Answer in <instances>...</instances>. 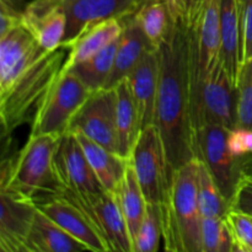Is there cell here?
<instances>
[{
	"label": "cell",
	"instance_id": "obj_30",
	"mask_svg": "<svg viewBox=\"0 0 252 252\" xmlns=\"http://www.w3.org/2000/svg\"><path fill=\"white\" fill-rule=\"evenodd\" d=\"M236 127L252 130V58L241 63L236 79Z\"/></svg>",
	"mask_w": 252,
	"mask_h": 252
},
{
	"label": "cell",
	"instance_id": "obj_11",
	"mask_svg": "<svg viewBox=\"0 0 252 252\" xmlns=\"http://www.w3.org/2000/svg\"><path fill=\"white\" fill-rule=\"evenodd\" d=\"M203 125L221 126L229 130L236 127V88L219 58L202 89L196 129Z\"/></svg>",
	"mask_w": 252,
	"mask_h": 252
},
{
	"label": "cell",
	"instance_id": "obj_25",
	"mask_svg": "<svg viewBox=\"0 0 252 252\" xmlns=\"http://www.w3.org/2000/svg\"><path fill=\"white\" fill-rule=\"evenodd\" d=\"M116 194H117L118 202H120L121 209H122L123 217H125L126 224H127L133 244L140 228L143 218H144L145 209H147V199H145L144 193L140 189V185L138 182L130 162H128L126 174L121 181L120 186H118L117 191H116Z\"/></svg>",
	"mask_w": 252,
	"mask_h": 252
},
{
	"label": "cell",
	"instance_id": "obj_9",
	"mask_svg": "<svg viewBox=\"0 0 252 252\" xmlns=\"http://www.w3.org/2000/svg\"><path fill=\"white\" fill-rule=\"evenodd\" d=\"M229 129L217 125H203L194 132L196 158L203 161L226 201L230 203L240 180V160L236 159L228 147Z\"/></svg>",
	"mask_w": 252,
	"mask_h": 252
},
{
	"label": "cell",
	"instance_id": "obj_36",
	"mask_svg": "<svg viewBox=\"0 0 252 252\" xmlns=\"http://www.w3.org/2000/svg\"><path fill=\"white\" fill-rule=\"evenodd\" d=\"M22 12L6 0H0V36L7 33L12 29L22 25Z\"/></svg>",
	"mask_w": 252,
	"mask_h": 252
},
{
	"label": "cell",
	"instance_id": "obj_17",
	"mask_svg": "<svg viewBox=\"0 0 252 252\" xmlns=\"http://www.w3.org/2000/svg\"><path fill=\"white\" fill-rule=\"evenodd\" d=\"M37 208L53 219L66 233L83 243L89 251H107L105 243L85 214L74 203L57 194L43 197L34 202Z\"/></svg>",
	"mask_w": 252,
	"mask_h": 252
},
{
	"label": "cell",
	"instance_id": "obj_35",
	"mask_svg": "<svg viewBox=\"0 0 252 252\" xmlns=\"http://www.w3.org/2000/svg\"><path fill=\"white\" fill-rule=\"evenodd\" d=\"M231 208L252 216V174H241L231 199Z\"/></svg>",
	"mask_w": 252,
	"mask_h": 252
},
{
	"label": "cell",
	"instance_id": "obj_26",
	"mask_svg": "<svg viewBox=\"0 0 252 252\" xmlns=\"http://www.w3.org/2000/svg\"><path fill=\"white\" fill-rule=\"evenodd\" d=\"M133 17L154 48H158L171 21V0H142Z\"/></svg>",
	"mask_w": 252,
	"mask_h": 252
},
{
	"label": "cell",
	"instance_id": "obj_6",
	"mask_svg": "<svg viewBox=\"0 0 252 252\" xmlns=\"http://www.w3.org/2000/svg\"><path fill=\"white\" fill-rule=\"evenodd\" d=\"M57 194L75 204L90 220L107 251L133 252V244L116 192H75L57 189ZM51 196V194H49Z\"/></svg>",
	"mask_w": 252,
	"mask_h": 252
},
{
	"label": "cell",
	"instance_id": "obj_13",
	"mask_svg": "<svg viewBox=\"0 0 252 252\" xmlns=\"http://www.w3.org/2000/svg\"><path fill=\"white\" fill-rule=\"evenodd\" d=\"M66 29L61 46L68 47L86 27L108 19L132 15L142 0H62Z\"/></svg>",
	"mask_w": 252,
	"mask_h": 252
},
{
	"label": "cell",
	"instance_id": "obj_27",
	"mask_svg": "<svg viewBox=\"0 0 252 252\" xmlns=\"http://www.w3.org/2000/svg\"><path fill=\"white\" fill-rule=\"evenodd\" d=\"M118 42H120V38L108 44L106 48L89 58L88 61L75 64L68 70L78 76L91 91L106 88L108 78L112 73Z\"/></svg>",
	"mask_w": 252,
	"mask_h": 252
},
{
	"label": "cell",
	"instance_id": "obj_22",
	"mask_svg": "<svg viewBox=\"0 0 252 252\" xmlns=\"http://www.w3.org/2000/svg\"><path fill=\"white\" fill-rule=\"evenodd\" d=\"M219 59L236 88L241 65V27L239 0H221Z\"/></svg>",
	"mask_w": 252,
	"mask_h": 252
},
{
	"label": "cell",
	"instance_id": "obj_7",
	"mask_svg": "<svg viewBox=\"0 0 252 252\" xmlns=\"http://www.w3.org/2000/svg\"><path fill=\"white\" fill-rule=\"evenodd\" d=\"M93 91L69 70L62 71L39 106L30 135L64 134L81 106Z\"/></svg>",
	"mask_w": 252,
	"mask_h": 252
},
{
	"label": "cell",
	"instance_id": "obj_4",
	"mask_svg": "<svg viewBox=\"0 0 252 252\" xmlns=\"http://www.w3.org/2000/svg\"><path fill=\"white\" fill-rule=\"evenodd\" d=\"M62 135H30L14 158L2 159L0 189L27 201H38L57 189L53 161Z\"/></svg>",
	"mask_w": 252,
	"mask_h": 252
},
{
	"label": "cell",
	"instance_id": "obj_15",
	"mask_svg": "<svg viewBox=\"0 0 252 252\" xmlns=\"http://www.w3.org/2000/svg\"><path fill=\"white\" fill-rule=\"evenodd\" d=\"M46 52L24 25L0 36V91Z\"/></svg>",
	"mask_w": 252,
	"mask_h": 252
},
{
	"label": "cell",
	"instance_id": "obj_12",
	"mask_svg": "<svg viewBox=\"0 0 252 252\" xmlns=\"http://www.w3.org/2000/svg\"><path fill=\"white\" fill-rule=\"evenodd\" d=\"M53 170L57 189L75 192H98L105 189L94 174L85 153L73 132L68 130L62 134L54 155Z\"/></svg>",
	"mask_w": 252,
	"mask_h": 252
},
{
	"label": "cell",
	"instance_id": "obj_18",
	"mask_svg": "<svg viewBox=\"0 0 252 252\" xmlns=\"http://www.w3.org/2000/svg\"><path fill=\"white\" fill-rule=\"evenodd\" d=\"M127 80L137 106L142 129L154 125L159 81V61L157 48L149 49L145 53Z\"/></svg>",
	"mask_w": 252,
	"mask_h": 252
},
{
	"label": "cell",
	"instance_id": "obj_14",
	"mask_svg": "<svg viewBox=\"0 0 252 252\" xmlns=\"http://www.w3.org/2000/svg\"><path fill=\"white\" fill-rule=\"evenodd\" d=\"M22 25L47 52L59 48L66 29L62 0H32L22 12Z\"/></svg>",
	"mask_w": 252,
	"mask_h": 252
},
{
	"label": "cell",
	"instance_id": "obj_34",
	"mask_svg": "<svg viewBox=\"0 0 252 252\" xmlns=\"http://www.w3.org/2000/svg\"><path fill=\"white\" fill-rule=\"evenodd\" d=\"M228 147L231 154L239 160L252 154V130L241 127L229 130Z\"/></svg>",
	"mask_w": 252,
	"mask_h": 252
},
{
	"label": "cell",
	"instance_id": "obj_10",
	"mask_svg": "<svg viewBox=\"0 0 252 252\" xmlns=\"http://www.w3.org/2000/svg\"><path fill=\"white\" fill-rule=\"evenodd\" d=\"M68 130L81 133L118 154L115 88L93 91L74 116Z\"/></svg>",
	"mask_w": 252,
	"mask_h": 252
},
{
	"label": "cell",
	"instance_id": "obj_19",
	"mask_svg": "<svg viewBox=\"0 0 252 252\" xmlns=\"http://www.w3.org/2000/svg\"><path fill=\"white\" fill-rule=\"evenodd\" d=\"M123 32L118 42L112 73L108 78L106 88H115L120 81L125 80L134 70L143 57L149 49L154 48L132 15L122 17Z\"/></svg>",
	"mask_w": 252,
	"mask_h": 252
},
{
	"label": "cell",
	"instance_id": "obj_24",
	"mask_svg": "<svg viewBox=\"0 0 252 252\" xmlns=\"http://www.w3.org/2000/svg\"><path fill=\"white\" fill-rule=\"evenodd\" d=\"M115 91L118 154L129 160L133 148L142 132V126L127 79L120 81L115 86Z\"/></svg>",
	"mask_w": 252,
	"mask_h": 252
},
{
	"label": "cell",
	"instance_id": "obj_31",
	"mask_svg": "<svg viewBox=\"0 0 252 252\" xmlns=\"http://www.w3.org/2000/svg\"><path fill=\"white\" fill-rule=\"evenodd\" d=\"M202 252H233L225 218L202 219Z\"/></svg>",
	"mask_w": 252,
	"mask_h": 252
},
{
	"label": "cell",
	"instance_id": "obj_28",
	"mask_svg": "<svg viewBox=\"0 0 252 252\" xmlns=\"http://www.w3.org/2000/svg\"><path fill=\"white\" fill-rule=\"evenodd\" d=\"M198 199L203 218H225L231 208L213 175L201 160L198 169Z\"/></svg>",
	"mask_w": 252,
	"mask_h": 252
},
{
	"label": "cell",
	"instance_id": "obj_29",
	"mask_svg": "<svg viewBox=\"0 0 252 252\" xmlns=\"http://www.w3.org/2000/svg\"><path fill=\"white\" fill-rule=\"evenodd\" d=\"M162 239V214L159 204L148 203L140 228L133 241V252H154Z\"/></svg>",
	"mask_w": 252,
	"mask_h": 252
},
{
	"label": "cell",
	"instance_id": "obj_20",
	"mask_svg": "<svg viewBox=\"0 0 252 252\" xmlns=\"http://www.w3.org/2000/svg\"><path fill=\"white\" fill-rule=\"evenodd\" d=\"M123 32L122 19H108L86 27L68 46L69 53L63 71L75 64L88 61L96 53L115 42Z\"/></svg>",
	"mask_w": 252,
	"mask_h": 252
},
{
	"label": "cell",
	"instance_id": "obj_3",
	"mask_svg": "<svg viewBox=\"0 0 252 252\" xmlns=\"http://www.w3.org/2000/svg\"><path fill=\"white\" fill-rule=\"evenodd\" d=\"M68 47L46 52L25 69L11 85L0 91V121L2 137L32 122L39 106L63 71Z\"/></svg>",
	"mask_w": 252,
	"mask_h": 252
},
{
	"label": "cell",
	"instance_id": "obj_2",
	"mask_svg": "<svg viewBox=\"0 0 252 252\" xmlns=\"http://www.w3.org/2000/svg\"><path fill=\"white\" fill-rule=\"evenodd\" d=\"M199 159L189 160L172 172L161 206L165 250L202 252V217L198 199Z\"/></svg>",
	"mask_w": 252,
	"mask_h": 252
},
{
	"label": "cell",
	"instance_id": "obj_8",
	"mask_svg": "<svg viewBox=\"0 0 252 252\" xmlns=\"http://www.w3.org/2000/svg\"><path fill=\"white\" fill-rule=\"evenodd\" d=\"M129 162L148 203L161 207L169 191L171 176L157 126L150 125L143 128L132 150Z\"/></svg>",
	"mask_w": 252,
	"mask_h": 252
},
{
	"label": "cell",
	"instance_id": "obj_32",
	"mask_svg": "<svg viewBox=\"0 0 252 252\" xmlns=\"http://www.w3.org/2000/svg\"><path fill=\"white\" fill-rule=\"evenodd\" d=\"M233 240V252H252V216L230 208L225 216Z\"/></svg>",
	"mask_w": 252,
	"mask_h": 252
},
{
	"label": "cell",
	"instance_id": "obj_16",
	"mask_svg": "<svg viewBox=\"0 0 252 252\" xmlns=\"http://www.w3.org/2000/svg\"><path fill=\"white\" fill-rule=\"evenodd\" d=\"M0 250L26 252V240L37 211L33 201L0 189Z\"/></svg>",
	"mask_w": 252,
	"mask_h": 252
},
{
	"label": "cell",
	"instance_id": "obj_1",
	"mask_svg": "<svg viewBox=\"0 0 252 252\" xmlns=\"http://www.w3.org/2000/svg\"><path fill=\"white\" fill-rule=\"evenodd\" d=\"M157 53L159 81L154 125L172 176L175 170L196 158L185 0H171V21Z\"/></svg>",
	"mask_w": 252,
	"mask_h": 252
},
{
	"label": "cell",
	"instance_id": "obj_21",
	"mask_svg": "<svg viewBox=\"0 0 252 252\" xmlns=\"http://www.w3.org/2000/svg\"><path fill=\"white\" fill-rule=\"evenodd\" d=\"M89 249L37 208L26 240V252H78Z\"/></svg>",
	"mask_w": 252,
	"mask_h": 252
},
{
	"label": "cell",
	"instance_id": "obj_33",
	"mask_svg": "<svg viewBox=\"0 0 252 252\" xmlns=\"http://www.w3.org/2000/svg\"><path fill=\"white\" fill-rule=\"evenodd\" d=\"M241 27V63L252 58V0H239Z\"/></svg>",
	"mask_w": 252,
	"mask_h": 252
},
{
	"label": "cell",
	"instance_id": "obj_23",
	"mask_svg": "<svg viewBox=\"0 0 252 252\" xmlns=\"http://www.w3.org/2000/svg\"><path fill=\"white\" fill-rule=\"evenodd\" d=\"M73 133L78 138L94 174L96 175L103 189L111 192L117 191L126 174L129 160L97 144L81 133Z\"/></svg>",
	"mask_w": 252,
	"mask_h": 252
},
{
	"label": "cell",
	"instance_id": "obj_5",
	"mask_svg": "<svg viewBox=\"0 0 252 252\" xmlns=\"http://www.w3.org/2000/svg\"><path fill=\"white\" fill-rule=\"evenodd\" d=\"M221 0H185L189 71H191L192 121L196 129L202 89L220 51Z\"/></svg>",
	"mask_w": 252,
	"mask_h": 252
}]
</instances>
